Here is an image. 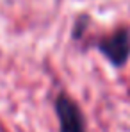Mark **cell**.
<instances>
[{"mask_svg": "<svg viewBox=\"0 0 130 132\" xmlns=\"http://www.w3.org/2000/svg\"><path fill=\"white\" fill-rule=\"evenodd\" d=\"M94 48L116 68H123L130 59V27H118L102 36Z\"/></svg>", "mask_w": 130, "mask_h": 132, "instance_id": "1", "label": "cell"}, {"mask_svg": "<svg viewBox=\"0 0 130 132\" xmlns=\"http://www.w3.org/2000/svg\"><path fill=\"white\" fill-rule=\"evenodd\" d=\"M54 109L59 121V132H87L84 112L68 93L61 91L57 95Z\"/></svg>", "mask_w": 130, "mask_h": 132, "instance_id": "2", "label": "cell"}]
</instances>
